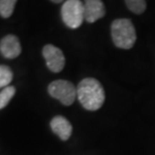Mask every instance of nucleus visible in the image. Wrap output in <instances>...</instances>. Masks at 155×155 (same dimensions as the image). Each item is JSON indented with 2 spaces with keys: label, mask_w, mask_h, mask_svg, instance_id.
<instances>
[{
  "label": "nucleus",
  "mask_w": 155,
  "mask_h": 155,
  "mask_svg": "<svg viewBox=\"0 0 155 155\" xmlns=\"http://www.w3.org/2000/svg\"><path fill=\"white\" fill-rule=\"evenodd\" d=\"M77 99L86 110H98L105 100L104 89L95 78H84L77 86Z\"/></svg>",
  "instance_id": "1"
},
{
  "label": "nucleus",
  "mask_w": 155,
  "mask_h": 155,
  "mask_svg": "<svg viewBox=\"0 0 155 155\" xmlns=\"http://www.w3.org/2000/svg\"><path fill=\"white\" fill-rule=\"evenodd\" d=\"M111 36L115 46L121 49H130L136 41V31L129 19L119 18L112 22Z\"/></svg>",
  "instance_id": "2"
},
{
  "label": "nucleus",
  "mask_w": 155,
  "mask_h": 155,
  "mask_svg": "<svg viewBox=\"0 0 155 155\" xmlns=\"http://www.w3.org/2000/svg\"><path fill=\"white\" fill-rule=\"evenodd\" d=\"M61 17L64 24L71 29L80 27L85 20L84 3L80 0H67L61 7Z\"/></svg>",
  "instance_id": "3"
},
{
  "label": "nucleus",
  "mask_w": 155,
  "mask_h": 155,
  "mask_svg": "<svg viewBox=\"0 0 155 155\" xmlns=\"http://www.w3.org/2000/svg\"><path fill=\"white\" fill-rule=\"evenodd\" d=\"M48 93L55 99L61 102L63 105L69 106L77 97V88L67 80H55L48 86Z\"/></svg>",
  "instance_id": "4"
},
{
  "label": "nucleus",
  "mask_w": 155,
  "mask_h": 155,
  "mask_svg": "<svg viewBox=\"0 0 155 155\" xmlns=\"http://www.w3.org/2000/svg\"><path fill=\"white\" fill-rule=\"evenodd\" d=\"M42 54L49 70L54 73L62 71L65 66V56L61 49L52 44H47L42 49Z\"/></svg>",
  "instance_id": "5"
},
{
  "label": "nucleus",
  "mask_w": 155,
  "mask_h": 155,
  "mask_svg": "<svg viewBox=\"0 0 155 155\" xmlns=\"http://www.w3.org/2000/svg\"><path fill=\"white\" fill-rule=\"evenodd\" d=\"M0 53L7 59H14L21 53V45L19 39L13 34L4 36L0 41Z\"/></svg>",
  "instance_id": "6"
},
{
  "label": "nucleus",
  "mask_w": 155,
  "mask_h": 155,
  "mask_svg": "<svg viewBox=\"0 0 155 155\" xmlns=\"http://www.w3.org/2000/svg\"><path fill=\"white\" fill-rule=\"evenodd\" d=\"M106 10L102 0H84V16L88 23H93L104 17Z\"/></svg>",
  "instance_id": "7"
},
{
  "label": "nucleus",
  "mask_w": 155,
  "mask_h": 155,
  "mask_svg": "<svg viewBox=\"0 0 155 155\" xmlns=\"http://www.w3.org/2000/svg\"><path fill=\"white\" fill-rule=\"evenodd\" d=\"M52 131L60 138L61 140H67L72 134V125L63 116H55L50 122Z\"/></svg>",
  "instance_id": "8"
},
{
  "label": "nucleus",
  "mask_w": 155,
  "mask_h": 155,
  "mask_svg": "<svg viewBox=\"0 0 155 155\" xmlns=\"http://www.w3.org/2000/svg\"><path fill=\"white\" fill-rule=\"evenodd\" d=\"M17 0H0V16L9 18L13 14Z\"/></svg>",
  "instance_id": "9"
},
{
  "label": "nucleus",
  "mask_w": 155,
  "mask_h": 155,
  "mask_svg": "<svg viewBox=\"0 0 155 155\" xmlns=\"http://www.w3.org/2000/svg\"><path fill=\"white\" fill-rule=\"evenodd\" d=\"M13 79L12 70L6 65H0V89L9 86Z\"/></svg>",
  "instance_id": "10"
},
{
  "label": "nucleus",
  "mask_w": 155,
  "mask_h": 155,
  "mask_svg": "<svg viewBox=\"0 0 155 155\" xmlns=\"http://www.w3.org/2000/svg\"><path fill=\"white\" fill-rule=\"evenodd\" d=\"M126 6L135 14H142L146 9V0H125Z\"/></svg>",
  "instance_id": "11"
},
{
  "label": "nucleus",
  "mask_w": 155,
  "mask_h": 155,
  "mask_svg": "<svg viewBox=\"0 0 155 155\" xmlns=\"http://www.w3.org/2000/svg\"><path fill=\"white\" fill-rule=\"evenodd\" d=\"M15 94V87L14 86H7L2 89V91L0 92V109H3L6 107L12 97Z\"/></svg>",
  "instance_id": "12"
},
{
  "label": "nucleus",
  "mask_w": 155,
  "mask_h": 155,
  "mask_svg": "<svg viewBox=\"0 0 155 155\" xmlns=\"http://www.w3.org/2000/svg\"><path fill=\"white\" fill-rule=\"evenodd\" d=\"M52 2H54V3H60V2H62L63 0H51Z\"/></svg>",
  "instance_id": "13"
}]
</instances>
